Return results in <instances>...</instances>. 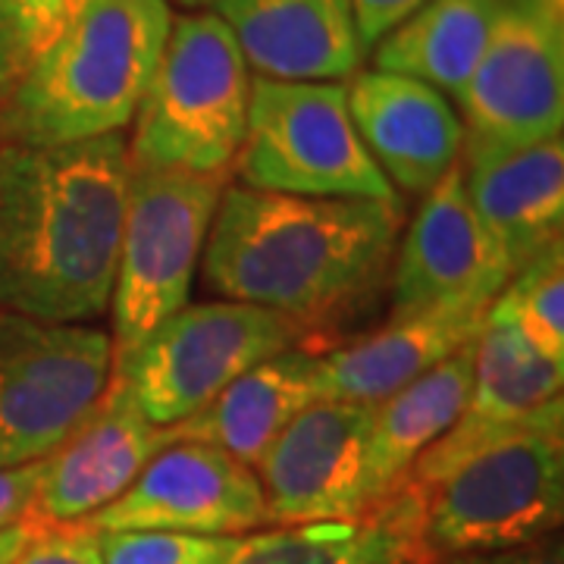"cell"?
Instances as JSON below:
<instances>
[{"label":"cell","mask_w":564,"mask_h":564,"mask_svg":"<svg viewBox=\"0 0 564 564\" xmlns=\"http://www.w3.org/2000/svg\"><path fill=\"white\" fill-rule=\"evenodd\" d=\"M126 198L122 132L51 148L0 141V311L98 321L110 307Z\"/></svg>","instance_id":"cell-1"},{"label":"cell","mask_w":564,"mask_h":564,"mask_svg":"<svg viewBox=\"0 0 564 564\" xmlns=\"http://www.w3.org/2000/svg\"><path fill=\"white\" fill-rule=\"evenodd\" d=\"M399 232L402 204L226 185L204 245V276L226 302L321 321L383 280Z\"/></svg>","instance_id":"cell-2"},{"label":"cell","mask_w":564,"mask_h":564,"mask_svg":"<svg viewBox=\"0 0 564 564\" xmlns=\"http://www.w3.org/2000/svg\"><path fill=\"white\" fill-rule=\"evenodd\" d=\"M170 29V0H82L0 101V141L51 148L122 132L135 120Z\"/></svg>","instance_id":"cell-3"},{"label":"cell","mask_w":564,"mask_h":564,"mask_svg":"<svg viewBox=\"0 0 564 564\" xmlns=\"http://www.w3.org/2000/svg\"><path fill=\"white\" fill-rule=\"evenodd\" d=\"M402 486L421 499V543L440 564L545 543L564 518V402L411 470Z\"/></svg>","instance_id":"cell-4"},{"label":"cell","mask_w":564,"mask_h":564,"mask_svg":"<svg viewBox=\"0 0 564 564\" xmlns=\"http://www.w3.org/2000/svg\"><path fill=\"white\" fill-rule=\"evenodd\" d=\"M251 69L220 17L173 20L161 63L135 110L129 163L226 176L248 132Z\"/></svg>","instance_id":"cell-5"},{"label":"cell","mask_w":564,"mask_h":564,"mask_svg":"<svg viewBox=\"0 0 564 564\" xmlns=\"http://www.w3.org/2000/svg\"><path fill=\"white\" fill-rule=\"evenodd\" d=\"M232 166L245 188L258 192L399 204L351 122L345 82L254 76L248 132Z\"/></svg>","instance_id":"cell-6"},{"label":"cell","mask_w":564,"mask_h":564,"mask_svg":"<svg viewBox=\"0 0 564 564\" xmlns=\"http://www.w3.org/2000/svg\"><path fill=\"white\" fill-rule=\"evenodd\" d=\"M302 333L304 323L254 304H185L110 370L107 389L122 392L154 426H176L251 367L295 348Z\"/></svg>","instance_id":"cell-7"},{"label":"cell","mask_w":564,"mask_h":564,"mask_svg":"<svg viewBox=\"0 0 564 564\" xmlns=\"http://www.w3.org/2000/svg\"><path fill=\"white\" fill-rule=\"evenodd\" d=\"M226 176L129 163V198L110 292V370L192 299Z\"/></svg>","instance_id":"cell-8"},{"label":"cell","mask_w":564,"mask_h":564,"mask_svg":"<svg viewBox=\"0 0 564 564\" xmlns=\"http://www.w3.org/2000/svg\"><path fill=\"white\" fill-rule=\"evenodd\" d=\"M107 383L104 329L0 311V470L51 458L95 414Z\"/></svg>","instance_id":"cell-9"},{"label":"cell","mask_w":564,"mask_h":564,"mask_svg":"<svg viewBox=\"0 0 564 564\" xmlns=\"http://www.w3.org/2000/svg\"><path fill=\"white\" fill-rule=\"evenodd\" d=\"M455 101L467 139L486 144L558 139L564 122L562 0H505L484 57Z\"/></svg>","instance_id":"cell-10"},{"label":"cell","mask_w":564,"mask_h":564,"mask_svg":"<svg viewBox=\"0 0 564 564\" xmlns=\"http://www.w3.org/2000/svg\"><path fill=\"white\" fill-rule=\"evenodd\" d=\"M79 527L161 530L195 536H245L270 530L267 502L254 467L204 443L163 445L120 499Z\"/></svg>","instance_id":"cell-11"},{"label":"cell","mask_w":564,"mask_h":564,"mask_svg":"<svg viewBox=\"0 0 564 564\" xmlns=\"http://www.w3.org/2000/svg\"><path fill=\"white\" fill-rule=\"evenodd\" d=\"M373 404H307L254 467L267 502V524L307 527L358 521L373 511L364 492V452Z\"/></svg>","instance_id":"cell-12"},{"label":"cell","mask_w":564,"mask_h":564,"mask_svg":"<svg viewBox=\"0 0 564 564\" xmlns=\"http://www.w3.org/2000/svg\"><path fill=\"white\" fill-rule=\"evenodd\" d=\"M399 248L392 317L452 304H492L511 280L502 251L464 192L458 163L423 195Z\"/></svg>","instance_id":"cell-13"},{"label":"cell","mask_w":564,"mask_h":564,"mask_svg":"<svg viewBox=\"0 0 564 564\" xmlns=\"http://www.w3.org/2000/svg\"><path fill=\"white\" fill-rule=\"evenodd\" d=\"M170 443L166 426L144 421L122 392L107 389L95 414L44 458V474L25 521L41 530L79 527L120 499L141 467Z\"/></svg>","instance_id":"cell-14"},{"label":"cell","mask_w":564,"mask_h":564,"mask_svg":"<svg viewBox=\"0 0 564 564\" xmlns=\"http://www.w3.org/2000/svg\"><path fill=\"white\" fill-rule=\"evenodd\" d=\"M464 192L511 273L562 242L564 144H486L464 135Z\"/></svg>","instance_id":"cell-15"},{"label":"cell","mask_w":564,"mask_h":564,"mask_svg":"<svg viewBox=\"0 0 564 564\" xmlns=\"http://www.w3.org/2000/svg\"><path fill=\"white\" fill-rule=\"evenodd\" d=\"M348 113L364 148L395 185L426 195L462 161L464 122L443 91L399 73H355Z\"/></svg>","instance_id":"cell-16"},{"label":"cell","mask_w":564,"mask_h":564,"mask_svg":"<svg viewBox=\"0 0 564 564\" xmlns=\"http://www.w3.org/2000/svg\"><path fill=\"white\" fill-rule=\"evenodd\" d=\"M210 13L263 79L345 82L361 69L351 0H210Z\"/></svg>","instance_id":"cell-17"},{"label":"cell","mask_w":564,"mask_h":564,"mask_svg":"<svg viewBox=\"0 0 564 564\" xmlns=\"http://www.w3.org/2000/svg\"><path fill=\"white\" fill-rule=\"evenodd\" d=\"M489 304H452L392 321L317 355V399L377 404L477 343Z\"/></svg>","instance_id":"cell-18"},{"label":"cell","mask_w":564,"mask_h":564,"mask_svg":"<svg viewBox=\"0 0 564 564\" xmlns=\"http://www.w3.org/2000/svg\"><path fill=\"white\" fill-rule=\"evenodd\" d=\"M564 361L545 358L505 314L489 304L474 351V386L458 423L436 445H430L411 470L436 467L455 458L467 445L480 443L502 426L524 421L549 402L562 399ZM408 470V474H411Z\"/></svg>","instance_id":"cell-19"},{"label":"cell","mask_w":564,"mask_h":564,"mask_svg":"<svg viewBox=\"0 0 564 564\" xmlns=\"http://www.w3.org/2000/svg\"><path fill=\"white\" fill-rule=\"evenodd\" d=\"M317 399V355L302 345L285 348L242 373L188 421L166 426L170 440L204 443L258 467L289 423Z\"/></svg>","instance_id":"cell-20"},{"label":"cell","mask_w":564,"mask_h":564,"mask_svg":"<svg viewBox=\"0 0 564 564\" xmlns=\"http://www.w3.org/2000/svg\"><path fill=\"white\" fill-rule=\"evenodd\" d=\"M474 351L477 343L464 345L440 367L373 404L364 452V492L370 508L389 499L423 452L458 423L474 386Z\"/></svg>","instance_id":"cell-21"},{"label":"cell","mask_w":564,"mask_h":564,"mask_svg":"<svg viewBox=\"0 0 564 564\" xmlns=\"http://www.w3.org/2000/svg\"><path fill=\"white\" fill-rule=\"evenodd\" d=\"M505 0H426L373 47V69L458 98L484 57Z\"/></svg>","instance_id":"cell-22"},{"label":"cell","mask_w":564,"mask_h":564,"mask_svg":"<svg viewBox=\"0 0 564 564\" xmlns=\"http://www.w3.org/2000/svg\"><path fill=\"white\" fill-rule=\"evenodd\" d=\"M421 549V499L399 486L358 521L263 530L236 564H392Z\"/></svg>","instance_id":"cell-23"},{"label":"cell","mask_w":564,"mask_h":564,"mask_svg":"<svg viewBox=\"0 0 564 564\" xmlns=\"http://www.w3.org/2000/svg\"><path fill=\"white\" fill-rule=\"evenodd\" d=\"M499 307L530 343L552 361H564V251L549 245L511 273L499 292Z\"/></svg>","instance_id":"cell-24"},{"label":"cell","mask_w":564,"mask_h":564,"mask_svg":"<svg viewBox=\"0 0 564 564\" xmlns=\"http://www.w3.org/2000/svg\"><path fill=\"white\" fill-rule=\"evenodd\" d=\"M261 533L195 536L161 530H107L98 533V549L101 564H236L261 543Z\"/></svg>","instance_id":"cell-25"},{"label":"cell","mask_w":564,"mask_h":564,"mask_svg":"<svg viewBox=\"0 0 564 564\" xmlns=\"http://www.w3.org/2000/svg\"><path fill=\"white\" fill-rule=\"evenodd\" d=\"M82 0H0V101L57 41Z\"/></svg>","instance_id":"cell-26"},{"label":"cell","mask_w":564,"mask_h":564,"mask_svg":"<svg viewBox=\"0 0 564 564\" xmlns=\"http://www.w3.org/2000/svg\"><path fill=\"white\" fill-rule=\"evenodd\" d=\"M13 564H101L98 533L85 527L47 530Z\"/></svg>","instance_id":"cell-27"},{"label":"cell","mask_w":564,"mask_h":564,"mask_svg":"<svg viewBox=\"0 0 564 564\" xmlns=\"http://www.w3.org/2000/svg\"><path fill=\"white\" fill-rule=\"evenodd\" d=\"M423 3L426 0H351L355 29H358L364 54L373 51L395 25H402L414 10H421Z\"/></svg>","instance_id":"cell-28"},{"label":"cell","mask_w":564,"mask_h":564,"mask_svg":"<svg viewBox=\"0 0 564 564\" xmlns=\"http://www.w3.org/2000/svg\"><path fill=\"white\" fill-rule=\"evenodd\" d=\"M41 474H44V462L0 470V530H7L10 524L25 518L41 484Z\"/></svg>","instance_id":"cell-29"},{"label":"cell","mask_w":564,"mask_h":564,"mask_svg":"<svg viewBox=\"0 0 564 564\" xmlns=\"http://www.w3.org/2000/svg\"><path fill=\"white\" fill-rule=\"evenodd\" d=\"M462 564H564L562 545H524V549H511L499 555H484V558H464Z\"/></svg>","instance_id":"cell-30"},{"label":"cell","mask_w":564,"mask_h":564,"mask_svg":"<svg viewBox=\"0 0 564 564\" xmlns=\"http://www.w3.org/2000/svg\"><path fill=\"white\" fill-rule=\"evenodd\" d=\"M41 533H47V530H41L39 524H32L25 518L17 521V524H10L7 530H0V564L17 562L22 552L39 540Z\"/></svg>","instance_id":"cell-31"},{"label":"cell","mask_w":564,"mask_h":564,"mask_svg":"<svg viewBox=\"0 0 564 564\" xmlns=\"http://www.w3.org/2000/svg\"><path fill=\"white\" fill-rule=\"evenodd\" d=\"M392 564H440L436 558H430L426 552H411V555H404V558H399V562H392Z\"/></svg>","instance_id":"cell-32"},{"label":"cell","mask_w":564,"mask_h":564,"mask_svg":"<svg viewBox=\"0 0 564 564\" xmlns=\"http://www.w3.org/2000/svg\"><path fill=\"white\" fill-rule=\"evenodd\" d=\"M182 7H210V0H176Z\"/></svg>","instance_id":"cell-33"}]
</instances>
